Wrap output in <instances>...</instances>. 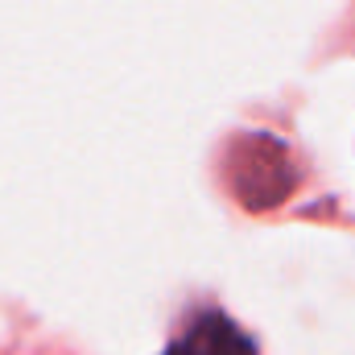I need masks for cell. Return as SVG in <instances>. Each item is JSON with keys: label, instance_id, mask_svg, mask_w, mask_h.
I'll return each instance as SVG.
<instances>
[{"label": "cell", "instance_id": "6da1fadb", "mask_svg": "<svg viewBox=\"0 0 355 355\" xmlns=\"http://www.w3.org/2000/svg\"><path fill=\"white\" fill-rule=\"evenodd\" d=\"M166 355H257V347L227 314L202 310L182 327V335L166 347Z\"/></svg>", "mask_w": 355, "mask_h": 355}]
</instances>
